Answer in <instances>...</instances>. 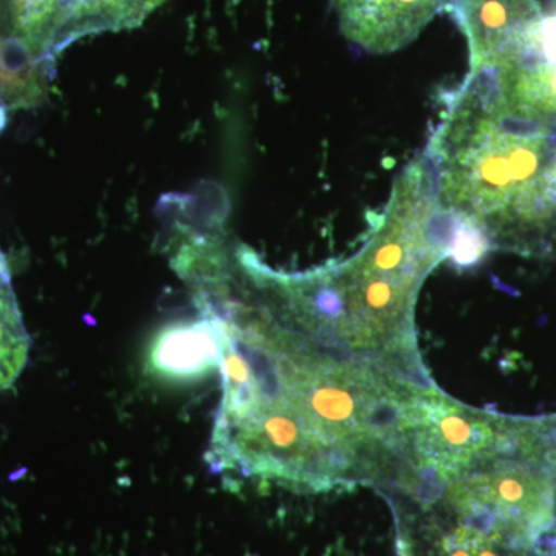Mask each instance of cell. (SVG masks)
Instances as JSON below:
<instances>
[{
	"mask_svg": "<svg viewBox=\"0 0 556 556\" xmlns=\"http://www.w3.org/2000/svg\"><path fill=\"white\" fill-rule=\"evenodd\" d=\"M424 155L439 203L486 248L556 254V86L521 68L468 72Z\"/></svg>",
	"mask_w": 556,
	"mask_h": 556,
	"instance_id": "obj_1",
	"label": "cell"
},
{
	"mask_svg": "<svg viewBox=\"0 0 556 556\" xmlns=\"http://www.w3.org/2000/svg\"><path fill=\"white\" fill-rule=\"evenodd\" d=\"M452 215L439 203L427 156L399 174L365 247L339 265L276 273L254 255L243 270L278 324L320 346L396 356L415 346L413 313L424 278L453 251Z\"/></svg>",
	"mask_w": 556,
	"mask_h": 556,
	"instance_id": "obj_2",
	"label": "cell"
},
{
	"mask_svg": "<svg viewBox=\"0 0 556 556\" xmlns=\"http://www.w3.org/2000/svg\"><path fill=\"white\" fill-rule=\"evenodd\" d=\"M452 0H332L345 38L371 54L409 46Z\"/></svg>",
	"mask_w": 556,
	"mask_h": 556,
	"instance_id": "obj_4",
	"label": "cell"
},
{
	"mask_svg": "<svg viewBox=\"0 0 556 556\" xmlns=\"http://www.w3.org/2000/svg\"><path fill=\"white\" fill-rule=\"evenodd\" d=\"M0 262H7L5 257H3L2 252H0Z\"/></svg>",
	"mask_w": 556,
	"mask_h": 556,
	"instance_id": "obj_8",
	"label": "cell"
},
{
	"mask_svg": "<svg viewBox=\"0 0 556 556\" xmlns=\"http://www.w3.org/2000/svg\"><path fill=\"white\" fill-rule=\"evenodd\" d=\"M470 50V72L495 67L529 40L543 21L536 0H452Z\"/></svg>",
	"mask_w": 556,
	"mask_h": 556,
	"instance_id": "obj_3",
	"label": "cell"
},
{
	"mask_svg": "<svg viewBox=\"0 0 556 556\" xmlns=\"http://www.w3.org/2000/svg\"><path fill=\"white\" fill-rule=\"evenodd\" d=\"M164 0H86L80 17L79 38L101 31L138 27Z\"/></svg>",
	"mask_w": 556,
	"mask_h": 556,
	"instance_id": "obj_7",
	"label": "cell"
},
{
	"mask_svg": "<svg viewBox=\"0 0 556 556\" xmlns=\"http://www.w3.org/2000/svg\"><path fill=\"white\" fill-rule=\"evenodd\" d=\"M30 348L31 339L11 288L9 263L0 262V393L21 378Z\"/></svg>",
	"mask_w": 556,
	"mask_h": 556,
	"instance_id": "obj_6",
	"label": "cell"
},
{
	"mask_svg": "<svg viewBox=\"0 0 556 556\" xmlns=\"http://www.w3.org/2000/svg\"><path fill=\"white\" fill-rule=\"evenodd\" d=\"M219 345L214 321L204 314L172 321L153 336L148 368L156 378L174 383L197 382L219 369Z\"/></svg>",
	"mask_w": 556,
	"mask_h": 556,
	"instance_id": "obj_5",
	"label": "cell"
}]
</instances>
